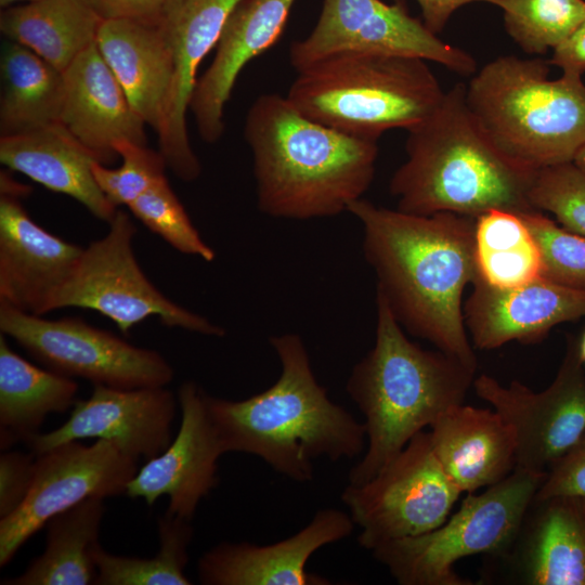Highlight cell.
Here are the masks:
<instances>
[{
	"label": "cell",
	"mask_w": 585,
	"mask_h": 585,
	"mask_svg": "<svg viewBox=\"0 0 585 585\" xmlns=\"http://www.w3.org/2000/svg\"><path fill=\"white\" fill-rule=\"evenodd\" d=\"M70 377L42 369L14 352L0 336V445L6 451L38 433L51 413H64L77 402Z\"/></svg>",
	"instance_id": "83f0119b"
},
{
	"label": "cell",
	"mask_w": 585,
	"mask_h": 585,
	"mask_svg": "<svg viewBox=\"0 0 585 585\" xmlns=\"http://www.w3.org/2000/svg\"><path fill=\"white\" fill-rule=\"evenodd\" d=\"M178 402V434L162 453L138 470L126 495L143 498L148 506L167 495L166 512L192 521L199 502L218 484L217 463L224 452L208 414L205 391L185 381L179 388Z\"/></svg>",
	"instance_id": "ac0fdd59"
},
{
	"label": "cell",
	"mask_w": 585,
	"mask_h": 585,
	"mask_svg": "<svg viewBox=\"0 0 585 585\" xmlns=\"http://www.w3.org/2000/svg\"><path fill=\"white\" fill-rule=\"evenodd\" d=\"M342 53L418 57L461 76L477 67L469 53L441 40L400 1L324 0L312 31L290 46L289 61L299 72Z\"/></svg>",
	"instance_id": "7c38bea8"
},
{
	"label": "cell",
	"mask_w": 585,
	"mask_h": 585,
	"mask_svg": "<svg viewBox=\"0 0 585 585\" xmlns=\"http://www.w3.org/2000/svg\"><path fill=\"white\" fill-rule=\"evenodd\" d=\"M556 495L585 499V432L550 466L534 497L545 498Z\"/></svg>",
	"instance_id": "74e56055"
},
{
	"label": "cell",
	"mask_w": 585,
	"mask_h": 585,
	"mask_svg": "<svg viewBox=\"0 0 585 585\" xmlns=\"http://www.w3.org/2000/svg\"><path fill=\"white\" fill-rule=\"evenodd\" d=\"M64 98L60 122L103 165L116 157L122 141L146 145V123L101 55L96 42L63 73Z\"/></svg>",
	"instance_id": "603a6c76"
},
{
	"label": "cell",
	"mask_w": 585,
	"mask_h": 585,
	"mask_svg": "<svg viewBox=\"0 0 585 585\" xmlns=\"http://www.w3.org/2000/svg\"><path fill=\"white\" fill-rule=\"evenodd\" d=\"M362 224L363 253L377 278L376 294L412 336L477 367L463 295L479 278L476 218L411 214L364 198L348 209Z\"/></svg>",
	"instance_id": "6da1fadb"
},
{
	"label": "cell",
	"mask_w": 585,
	"mask_h": 585,
	"mask_svg": "<svg viewBox=\"0 0 585 585\" xmlns=\"http://www.w3.org/2000/svg\"><path fill=\"white\" fill-rule=\"evenodd\" d=\"M529 199L535 210L554 214L563 229L585 237V172L573 161L537 170Z\"/></svg>",
	"instance_id": "8d00e7d4"
},
{
	"label": "cell",
	"mask_w": 585,
	"mask_h": 585,
	"mask_svg": "<svg viewBox=\"0 0 585 585\" xmlns=\"http://www.w3.org/2000/svg\"><path fill=\"white\" fill-rule=\"evenodd\" d=\"M585 316V290L556 284L543 276L528 284L498 288L479 278L464 304L472 344L497 349L509 341L532 342L554 326Z\"/></svg>",
	"instance_id": "44dd1931"
},
{
	"label": "cell",
	"mask_w": 585,
	"mask_h": 585,
	"mask_svg": "<svg viewBox=\"0 0 585 585\" xmlns=\"http://www.w3.org/2000/svg\"><path fill=\"white\" fill-rule=\"evenodd\" d=\"M104 498L89 497L52 517L46 524L47 544L23 574L2 585L95 584L98 571L92 549L99 543L105 512Z\"/></svg>",
	"instance_id": "f546056e"
},
{
	"label": "cell",
	"mask_w": 585,
	"mask_h": 585,
	"mask_svg": "<svg viewBox=\"0 0 585 585\" xmlns=\"http://www.w3.org/2000/svg\"><path fill=\"white\" fill-rule=\"evenodd\" d=\"M472 387L512 427L516 468L547 472L585 432V372L573 338L555 379L542 391L517 380L502 385L487 374L476 377Z\"/></svg>",
	"instance_id": "5bb4252c"
},
{
	"label": "cell",
	"mask_w": 585,
	"mask_h": 585,
	"mask_svg": "<svg viewBox=\"0 0 585 585\" xmlns=\"http://www.w3.org/2000/svg\"><path fill=\"white\" fill-rule=\"evenodd\" d=\"M542 257V276L562 286L585 290V237L567 231L544 212L519 213Z\"/></svg>",
	"instance_id": "e575fe53"
},
{
	"label": "cell",
	"mask_w": 585,
	"mask_h": 585,
	"mask_svg": "<svg viewBox=\"0 0 585 585\" xmlns=\"http://www.w3.org/2000/svg\"><path fill=\"white\" fill-rule=\"evenodd\" d=\"M174 415V395L165 387L94 385L91 395L77 400L61 427L38 432L24 443L36 456L70 441L99 438L114 442L135 460H150L170 445Z\"/></svg>",
	"instance_id": "e0dca14e"
},
{
	"label": "cell",
	"mask_w": 585,
	"mask_h": 585,
	"mask_svg": "<svg viewBox=\"0 0 585 585\" xmlns=\"http://www.w3.org/2000/svg\"><path fill=\"white\" fill-rule=\"evenodd\" d=\"M548 62L557 66L564 76L582 78L585 73V18L559 47L552 50Z\"/></svg>",
	"instance_id": "60d3db41"
},
{
	"label": "cell",
	"mask_w": 585,
	"mask_h": 585,
	"mask_svg": "<svg viewBox=\"0 0 585 585\" xmlns=\"http://www.w3.org/2000/svg\"><path fill=\"white\" fill-rule=\"evenodd\" d=\"M281 363L278 379L245 400L209 395L205 401L224 453L256 455L297 482L313 479V460L354 458L366 448V429L334 403L315 379L300 336H272Z\"/></svg>",
	"instance_id": "7a4b0ae2"
},
{
	"label": "cell",
	"mask_w": 585,
	"mask_h": 585,
	"mask_svg": "<svg viewBox=\"0 0 585 585\" xmlns=\"http://www.w3.org/2000/svg\"><path fill=\"white\" fill-rule=\"evenodd\" d=\"M545 476L516 468L481 494H467L438 528L384 543L372 555L401 585H471L454 564L465 557L505 550Z\"/></svg>",
	"instance_id": "ba28073f"
},
{
	"label": "cell",
	"mask_w": 585,
	"mask_h": 585,
	"mask_svg": "<svg viewBox=\"0 0 585 585\" xmlns=\"http://www.w3.org/2000/svg\"><path fill=\"white\" fill-rule=\"evenodd\" d=\"M549 65L502 55L466 86L467 104L494 146L532 171L573 161L585 144V83L550 79Z\"/></svg>",
	"instance_id": "8992f818"
},
{
	"label": "cell",
	"mask_w": 585,
	"mask_h": 585,
	"mask_svg": "<svg viewBox=\"0 0 585 585\" xmlns=\"http://www.w3.org/2000/svg\"><path fill=\"white\" fill-rule=\"evenodd\" d=\"M427 61L404 55L342 53L298 72L287 99L310 119L351 136L377 141L414 127L441 103Z\"/></svg>",
	"instance_id": "52a82bcc"
},
{
	"label": "cell",
	"mask_w": 585,
	"mask_h": 585,
	"mask_svg": "<svg viewBox=\"0 0 585 585\" xmlns=\"http://www.w3.org/2000/svg\"><path fill=\"white\" fill-rule=\"evenodd\" d=\"M103 21L90 0H36L4 8L0 30L64 73L96 42Z\"/></svg>",
	"instance_id": "4316f807"
},
{
	"label": "cell",
	"mask_w": 585,
	"mask_h": 585,
	"mask_svg": "<svg viewBox=\"0 0 585 585\" xmlns=\"http://www.w3.org/2000/svg\"><path fill=\"white\" fill-rule=\"evenodd\" d=\"M422 15V22L434 34L443 30L453 13L471 2L486 0H416Z\"/></svg>",
	"instance_id": "b9f144b4"
},
{
	"label": "cell",
	"mask_w": 585,
	"mask_h": 585,
	"mask_svg": "<svg viewBox=\"0 0 585 585\" xmlns=\"http://www.w3.org/2000/svg\"><path fill=\"white\" fill-rule=\"evenodd\" d=\"M138 460L114 442L92 445L70 441L36 455L32 480L22 504L0 518V566L57 514L89 497L126 494L138 472Z\"/></svg>",
	"instance_id": "4fadbf2b"
},
{
	"label": "cell",
	"mask_w": 585,
	"mask_h": 585,
	"mask_svg": "<svg viewBox=\"0 0 585 585\" xmlns=\"http://www.w3.org/2000/svg\"><path fill=\"white\" fill-rule=\"evenodd\" d=\"M29 1H36V0H0L1 8H8L10 5H14L17 3H24Z\"/></svg>",
	"instance_id": "f6af8a7d"
},
{
	"label": "cell",
	"mask_w": 585,
	"mask_h": 585,
	"mask_svg": "<svg viewBox=\"0 0 585 585\" xmlns=\"http://www.w3.org/2000/svg\"><path fill=\"white\" fill-rule=\"evenodd\" d=\"M239 0H165L158 22L170 51L172 79L158 135L159 153L182 181L196 180L202 165L193 151L186 115L197 72L217 47L227 17Z\"/></svg>",
	"instance_id": "9a60e30c"
},
{
	"label": "cell",
	"mask_w": 585,
	"mask_h": 585,
	"mask_svg": "<svg viewBox=\"0 0 585 585\" xmlns=\"http://www.w3.org/2000/svg\"><path fill=\"white\" fill-rule=\"evenodd\" d=\"M463 494L433 452L430 434H415L375 477L341 493L358 542L373 550L384 543L427 533L441 525Z\"/></svg>",
	"instance_id": "30bf717a"
},
{
	"label": "cell",
	"mask_w": 585,
	"mask_h": 585,
	"mask_svg": "<svg viewBox=\"0 0 585 585\" xmlns=\"http://www.w3.org/2000/svg\"><path fill=\"white\" fill-rule=\"evenodd\" d=\"M479 276L498 288L518 287L542 276L540 248L519 213L492 209L476 217Z\"/></svg>",
	"instance_id": "4dcf8cb0"
},
{
	"label": "cell",
	"mask_w": 585,
	"mask_h": 585,
	"mask_svg": "<svg viewBox=\"0 0 585 585\" xmlns=\"http://www.w3.org/2000/svg\"><path fill=\"white\" fill-rule=\"evenodd\" d=\"M96 47L143 121L158 131L168 101L172 64L157 25L104 20Z\"/></svg>",
	"instance_id": "484cf974"
},
{
	"label": "cell",
	"mask_w": 585,
	"mask_h": 585,
	"mask_svg": "<svg viewBox=\"0 0 585 585\" xmlns=\"http://www.w3.org/2000/svg\"><path fill=\"white\" fill-rule=\"evenodd\" d=\"M128 208L176 250L197 256L207 262L214 260V250L200 237L166 177L147 188Z\"/></svg>",
	"instance_id": "836d02e7"
},
{
	"label": "cell",
	"mask_w": 585,
	"mask_h": 585,
	"mask_svg": "<svg viewBox=\"0 0 585 585\" xmlns=\"http://www.w3.org/2000/svg\"><path fill=\"white\" fill-rule=\"evenodd\" d=\"M296 0H239L223 27L214 57L198 78L191 101L200 138L216 143L224 133V108L236 79L252 58L282 35Z\"/></svg>",
	"instance_id": "7402d4cb"
},
{
	"label": "cell",
	"mask_w": 585,
	"mask_h": 585,
	"mask_svg": "<svg viewBox=\"0 0 585 585\" xmlns=\"http://www.w3.org/2000/svg\"><path fill=\"white\" fill-rule=\"evenodd\" d=\"M430 427L437 459L461 493L489 487L516 469L515 431L494 410L459 404Z\"/></svg>",
	"instance_id": "cb8c5ba5"
},
{
	"label": "cell",
	"mask_w": 585,
	"mask_h": 585,
	"mask_svg": "<svg viewBox=\"0 0 585 585\" xmlns=\"http://www.w3.org/2000/svg\"><path fill=\"white\" fill-rule=\"evenodd\" d=\"M0 329L48 369L116 388L165 387L173 369L157 351L135 347L78 317L48 320L0 303Z\"/></svg>",
	"instance_id": "8fae6325"
},
{
	"label": "cell",
	"mask_w": 585,
	"mask_h": 585,
	"mask_svg": "<svg viewBox=\"0 0 585 585\" xmlns=\"http://www.w3.org/2000/svg\"><path fill=\"white\" fill-rule=\"evenodd\" d=\"M0 161L50 191L78 200L107 223L117 211L94 180L92 165L100 159L61 122L20 135L1 136Z\"/></svg>",
	"instance_id": "d4e9b609"
},
{
	"label": "cell",
	"mask_w": 585,
	"mask_h": 585,
	"mask_svg": "<svg viewBox=\"0 0 585 585\" xmlns=\"http://www.w3.org/2000/svg\"><path fill=\"white\" fill-rule=\"evenodd\" d=\"M244 136L251 150L261 212L308 220L334 217L369 188L377 141L348 135L316 122L275 93L249 107Z\"/></svg>",
	"instance_id": "3957f363"
},
{
	"label": "cell",
	"mask_w": 585,
	"mask_h": 585,
	"mask_svg": "<svg viewBox=\"0 0 585 585\" xmlns=\"http://www.w3.org/2000/svg\"><path fill=\"white\" fill-rule=\"evenodd\" d=\"M103 20H132L158 25L165 0H90Z\"/></svg>",
	"instance_id": "ab89813d"
},
{
	"label": "cell",
	"mask_w": 585,
	"mask_h": 585,
	"mask_svg": "<svg viewBox=\"0 0 585 585\" xmlns=\"http://www.w3.org/2000/svg\"><path fill=\"white\" fill-rule=\"evenodd\" d=\"M159 549L154 558L122 557L96 543L92 558L98 585H190L184 574L194 530L191 521L165 514L157 521Z\"/></svg>",
	"instance_id": "1f68e13d"
},
{
	"label": "cell",
	"mask_w": 585,
	"mask_h": 585,
	"mask_svg": "<svg viewBox=\"0 0 585 585\" xmlns=\"http://www.w3.org/2000/svg\"><path fill=\"white\" fill-rule=\"evenodd\" d=\"M503 11L512 40L529 54L559 47L585 18V0H486Z\"/></svg>",
	"instance_id": "d6a6232c"
},
{
	"label": "cell",
	"mask_w": 585,
	"mask_h": 585,
	"mask_svg": "<svg viewBox=\"0 0 585 585\" xmlns=\"http://www.w3.org/2000/svg\"><path fill=\"white\" fill-rule=\"evenodd\" d=\"M34 455L15 451L1 454L0 518L13 512L26 497L34 474Z\"/></svg>",
	"instance_id": "f35d334b"
},
{
	"label": "cell",
	"mask_w": 585,
	"mask_h": 585,
	"mask_svg": "<svg viewBox=\"0 0 585 585\" xmlns=\"http://www.w3.org/2000/svg\"><path fill=\"white\" fill-rule=\"evenodd\" d=\"M577 352H578V358L585 367V330L581 339L577 341Z\"/></svg>",
	"instance_id": "ee69618b"
},
{
	"label": "cell",
	"mask_w": 585,
	"mask_h": 585,
	"mask_svg": "<svg viewBox=\"0 0 585 585\" xmlns=\"http://www.w3.org/2000/svg\"><path fill=\"white\" fill-rule=\"evenodd\" d=\"M407 132L406 160L389 184L398 210L473 218L492 209L535 210L529 192L536 171L494 146L467 104L466 84L445 91L434 112Z\"/></svg>",
	"instance_id": "277c9868"
},
{
	"label": "cell",
	"mask_w": 585,
	"mask_h": 585,
	"mask_svg": "<svg viewBox=\"0 0 585 585\" xmlns=\"http://www.w3.org/2000/svg\"><path fill=\"white\" fill-rule=\"evenodd\" d=\"M104 237L90 243L52 302V311L83 308L110 318L125 335L150 316L168 327L223 337V327L164 296L141 270L133 249L135 225L128 213L116 211Z\"/></svg>",
	"instance_id": "9c48e42d"
},
{
	"label": "cell",
	"mask_w": 585,
	"mask_h": 585,
	"mask_svg": "<svg viewBox=\"0 0 585 585\" xmlns=\"http://www.w3.org/2000/svg\"><path fill=\"white\" fill-rule=\"evenodd\" d=\"M487 557L507 583L585 585V499L533 497L509 546Z\"/></svg>",
	"instance_id": "d6986e66"
},
{
	"label": "cell",
	"mask_w": 585,
	"mask_h": 585,
	"mask_svg": "<svg viewBox=\"0 0 585 585\" xmlns=\"http://www.w3.org/2000/svg\"><path fill=\"white\" fill-rule=\"evenodd\" d=\"M376 309L374 347L347 381L348 394L364 415L367 440L349 472L350 484L370 480L415 434L463 404L476 378L477 367L411 341L378 294Z\"/></svg>",
	"instance_id": "5b68a950"
},
{
	"label": "cell",
	"mask_w": 585,
	"mask_h": 585,
	"mask_svg": "<svg viewBox=\"0 0 585 585\" xmlns=\"http://www.w3.org/2000/svg\"><path fill=\"white\" fill-rule=\"evenodd\" d=\"M0 138L57 123L64 74L28 48L5 39L0 57Z\"/></svg>",
	"instance_id": "f1b7e54d"
},
{
	"label": "cell",
	"mask_w": 585,
	"mask_h": 585,
	"mask_svg": "<svg viewBox=\"0 0 585 585\" xmlns=\"http://www.w3.org/2000/svg\"><path fill=\"white\" fill-rule=\"evenodd\" d=\"M573 162L585 172V144L576 153Z\"/></svg>",
	"instance_id": "7bdbcfd3"
},
{
	"label": "cell",
	"mask_w": 585,
	"mask_h": 585,
	"mask_svg": "<svg viewBox=\"0 0 585 585\" xmlns=\"http://www.w3.org/2000/svg\"><path fill=\"white\" fill-rule=\"evenodd\" d=\"M29 187L0 176V303L43 315L75 270L83 248L36 223L21 203Z\"/></svg>",
	"instance_id": "2e32d148"
},
{
	"label": "cell",
	"mask_w": 585,
	"mask_h": 585,
	"mask_svg": "<svg viewBox=\"0 0 585 585\" xmlns=\"http://www.w3.org/2000/svg\"><path fill=\"white\" fill-rule=\"evenodd\" d=\"M354 528L349 514L325 508L296 534L271 545L223 542L198 560L205 585H326L306 564L320 548L348 537Z\"/></svg>",
	"instance_id": "ffe728a7"
},
{
	"label": "cell",
	"mask_w": 585,
	"mask_h": 585,
	"mask_svg": "<svg viewBox=\"0 0 585 585\" xmlns=\"http://www.w3.org/2000/svg\"><path fill=\"white\" fill-rule=\"evenodd\" d=\"M121 158L117 168H108L99 161L92 165V173L100 190L114 206H129L147 188L165 178L166 161L159 152L147 145L122 141L115 146Z\"/></svg>",
	"instance_id": "d590c367"
}]
</instances>
